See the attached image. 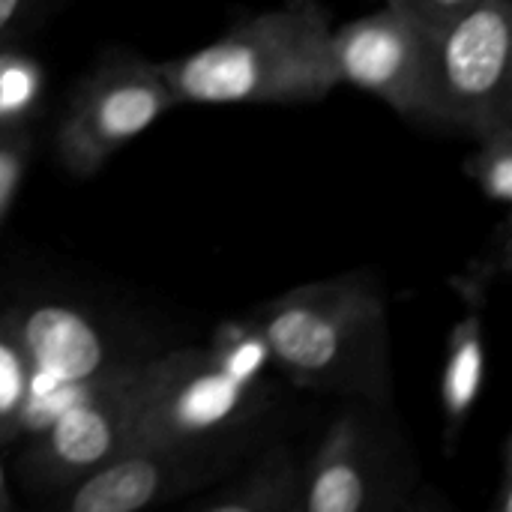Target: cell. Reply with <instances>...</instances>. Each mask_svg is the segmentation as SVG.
Listing matches in <instances>:
<instances>
[{
	"instance_id": "6da1fadb",
	"label": "cell",
	"mask_w": 512,
	"mask_h": 512,
	"mask_svg": "<svg viewBox=\"0 0 512 512\" xmlns=\"http://www.w3.org/2000/svg\"><path fill=\"white\" fill-rule=\"evenodd\" d=\"M270 366L291 384L366 405L393 399V339L384 294L366 270L309 282L252 318Z\"/></svg>"
},
{
	"instance_id": "7a4b0ae2",
	"label": "cell",
	"mask_w": 512,
	"mask_h": 512,
	"mask_svg": "<svg viewBox=\"0 0 512 512\" xmlns=\"http://www.w3.org/2000/svg\"><path fill=\"white\" fill-rule=\"evenodd\" d=\"M330 30L318 0H285L159 66L177 105L318 102L339 87Z\"/></svg>"
},
{
	"instance_id": "3957f363",
	"label": "cell",
	"mask_w": 512,
	"mask_h": 512,
	"mask_svg": "<svg viewBox=\"0 0 512 512\" xmlns=\"http://www.w3.org/2000/svg\"><path fill=\"white\" fill-rule=\"evenodd\" d=\"M423 120L471 138L512 120L510 0H480L429 30Z\"/></svg>"
},
{
	"instance_id": "277c9868",
	"label": "cell",
	"mask_w": 512,
	"mask_h": 512,
	"mask_svg": "<svg viewBox=\"0 0 512 512\" xmlns=\"http://www.w3.org/2000/svg\"><path fill=\"white\" fill-rule=\"evenodd\" d=\"M177 108L162 66L138 54L102 57L72 90L54 132L60 165L72 177H93L123 144Z\"/></svg>"
},
{
	"instance_id": "5b68a950",
	"label": "cell",
	"mask_w": 512,
	"mask_h": 512,
	"mask_svg": "<svg viewBox=\"0 0 512 512\" xmlns=\"http://www.w3.org/2000/svg\"><path fill=\"white\" fill-rule=\"evenodd\" d=\"M156 354L138 357L81 387L42 429L21 459L33 489L63 492L126 447L132 420L153 378Z\"/></svg>"
},
{
	"instance_id": "8992f818",
	"label": "cell",
	"mask_w": 512,
	"mask_h": 512,
	"mask_svg": "<svg viewBox=\"0 0 512 512\" xmlns=\"http://www.w3.org/2000/svg\"><path fill=\"white\" fill-rule=\"evenodd\" d=\"M27 363H30V411L24 435L42 429L81 387L147 354H132L129 345L90 312L36 300L6 309Z\"/></svg>"
},
{
	"instance_id": "52a82bcc",
	"label": "cell",
	"mask_w": 512,
	"mask_h": 512,
	"mask_svg": "<svg viewBox=\"0 0 512 512\" xmlns=\"http://www.w3.org/2000/svg\"><path fill=\"white\" fill-rule=\"evenodd\" d=\"M228 471L219 444L129 447L54 495L69 512H138L210 489Z\"/></svg>"
},
{
	"instance_id": "ba28073f",
	"label": "cell",
	"mask_w": 512,
	"mask_h": 512,
	"mask_svg": "<svg viewBox=\"0 0 512 512\" xmlns=\"http://www.w3.org/2000/svg\"><path fill=\"white\" fill-rule=\"evenodd\" d=\"M330 54L339 84L384 99L393 111L423 120L429 30L393 6H381L330 30Z\"/></svg>"
},
{
	"instance_id": "9c48e42d",
	"label": "cell",
	"mask_w": 512,
	"mask_h": 512,
	"mask_svg": "<svg viewBox=\"0 0 512 512\" xmlns=\"http://www.w3.org/2000/svg\"><path fill=\"white\" fill-rule=\"evenodd\" d=\"M405 507L384 450L363 414H339L300 468V512H372Z\"/></svg>"
},
{
	"instance_id": "30bf717a",
	"label": "cell",
	"mask_w": 512,
	"mask_h": 512,
	"mask_svg": "<svg viewBox=\"0 0 512 512\" xmlns=\"http://www.w3.org/2000/svg\"><path fill=\"white\" fill-rule=\"evenodd\" d=\"M300 468L288 444L267 447L252 468L213 495L201 498V512H300Z\"/></svg>"
},
{
	"instance_id": "8fae6325",
	"label": "cell",
	"mask_w": 512,
	"mask_h": 512,
	"mask_svg": "<svg viewBox=\"0 0 512 512\" xmlns=\"http://www.w3.org/2000/svg\"><path fill=\"white\" fill-rule=\"evenodd\" d=\"M486 381V333L483 309H468L450 333V348L441 375V411L447 453L459 444Z\"/></svg>"
},
{
	"instance_id": "7c38bea8",
	"label": "cell",
	"mask_w": 512,
	"mask_h": 512,
	"mask_svg": "<svg viewBox=\"0 0 512 512\" xmlns=\"http://www.w3.org/2000/svg\"><path fill=\"white\" fill-rule=\"evenodd\" d=\"M30 363L24 345L6 315L0 309V447L24 438L27 411H30Z\"/></svg>"
},
{
	"instance_id": "4fadbf2b",
	"label": "cell",
	"mask_w": 512,
	"mask_h": 512,
	"mask_svg": "<svg viewBox=\"0 0 512 512\" xmlns=\"http://www.w3.org/2000/svg\"><path fill=\"white\" fill-rule=\"evenodd\" d=\"M465 174L492 204L512 201V120H501L477 135V147L465 162Z\"/></svg>"
},
{
	"instance_id": "5bb4252c",
	"label": "cell",
	"mask_w": 512,
	"mask_h": 512,
	"mask_svg": "<svg viewBox=\"0 0 512 512\" xmlns=\"http://www.w3.org/2000/svg\"><path fill=\"white\" fill-rule=\"evenodd\" d=\"M42 72L15 45H0V129L30 126L39 105Z\"/></svg>"
},
{
	"instance_id": "9a60e30c",
	"label": "cell",
	"mask_w": 512,
	"mask_h": 512,
	"mask_svg": "<svg viewBox=\"0 0 512 512\" xmlns=\"http://www.w3.org/2000/svg\"><path fill=\"white\" fill-rule=\"evenodd\" d=\"M510 219H504L495 234L489 237V246L480 258H474L459 276L450 279L453 291L462 297L468 309H483L486 297L492 294L495 282L510 273Z\"/></svg>"
},
{
	"instance_id": "2e32d148",
	"label": "cell",
	"mask_w": 512,
	"mask_h": 512,
	"mask_svg": "<svg viewBox=\"0 0 512 512\" xmlns=\"http://www.w3.org/2000/svg\"><path fill=\"white\" fill-rule=\"evenodd\" d=\"M30 156H33V126L0 129V222L6 219L18 195Z\"/></svg>"
},
{
	"instance_id": "e0dca14e",
	"label": "cell",
	"mask_w": 512,
	"mask_h": 512,
	"mask_svg": "<svg viewBox=\"0 0 512 512\" xmlns=\"http://www.w3.org/2000/svg\"><path fill=\"white\" fill-rule=\"evenodd\" d=\"M60 0H0V45H15L30 27H36Z\"/></svg>"
},
{
	"instance_id": "ac0fdd59",
	"label": "cell",
	"mask_w": 512,
	"mask_h": 512,
	"mask_svg": "<svg viewBox=\"0 0 512 512\" xmlns=\"http://www.w3.org/2000/svg\"><path fill=\"white\" fill-rule=\"evenodd\" d=\"M384 3L405 12L408 18H414L426 30H435V27L459 18L462 12H468L480 0H384Z\"/></svg>"
},
{
	"instance_id": "d6986e66",
	"label": "cell",
	"mask_w": 512,
	"mask_h": 512,
	"mask_svg": "<svg viewBox=\"0 0 512 512\" xmlns=\"http://www.w3.org/2000/svg\"><path fill=\"white\" fill-rule=\"evenodd\" d=\"M495 512H512V444L507 438L501 450V483H498V498H495Z\"/></svg>"
},
{
	"instance_id": "ffe728a7",
	"label": "cell",
	"mask_w": 512,
	"mask_h": 512,
	"mask_svg": "<svg viewBox=\"0 0 512 512\" xmlns=\"http://www.w3.org/2000/svg\"><path fill=\"white\" fill-rule=\"evenodd\" d=\"M15 507V498H12V486H9V474L3 468V459H0V512L12 510Z\"/></svg>"
}]
</instances>
